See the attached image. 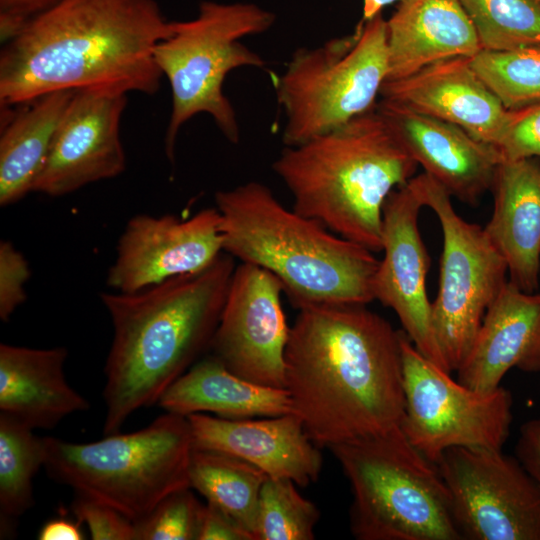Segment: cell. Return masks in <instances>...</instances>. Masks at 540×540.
I'll return each mask as SVG.
<instances>
[{
  "label": "cell",
  "instance_id": "6da1fadb",
  "mask_svg": "<svg viewBox=\"0 0 540 540\" xmlns=\"http://www.w3.org/2000/svg\"><path fill=\"white\" fill-rule=\"evenodd\" d=\"M401 337L366 304L299 310L285 349V389L315 444L329 449L400 425Z\"/></svg>",
  "mask_w": 540,
  "mask_h": 540
},
{
  "label": "cell",
  "instance_id": "7a4b0ae2",
  "mask_svg": "<svg viewBox=\"0 0 540 540\" xmlns=\"http://www.w3.org/2000/svg\"><path fill=\"white\" fill-rule=\"evenodd\" d=\"M155 0H60L0 53V106L57 90L157 93L153 51L171 35Z\"/></svg>",
  "mask_w": 540,
  "mask_h": 540
},
{
  "label": "cell",
  "instance_id": "3957f363",
  "mask_svg": "<svg viewBox=\"0 0 540 540\" xmlns=\"http://www.w3.org/2000/svg\"><path fill=\"white\" fill-rule=\"evenodd\" d=\"M235 267L223 252L199 272L133 293L100 294L113 326L104 368V435L158 403L210 348Z\"/></svg>",
  "mask_w": 540,
  "mask_h": 540
},
{
  "label": "cell",
  "instance_id": "277c9868",
  "mask_svg": "<svg viewBox=\"0 0 540 540\" xmlns=\"http://www.w3.org/2000/svg\"><path fill=\"white\" fill-rule=\"evenodd\" d=\"M215 203L223 252L274 275L299 310L375 300L374 252L286 208L266 185L220 190Z\"/></svg>",
  "mask_w": 540,
  "mask_h": 540
},
{
  "label": "cell",
  "instance_id": "5b68a950",
  "mask_svg": "<svg viewBox=\"0 0 540 540\" xmlns=\"http://www.w3.org/2000/svg\"><path fill=\"white\" fill-rule=\"evenodd\" d=\"M417 166L375 109L285 146L272 165L295 211L373 252L382 251L387 197L413 178Z\"/></svg>",
  "mask_w": 540,
  "mask_h": 540
},
{
  "label": "cell",
  "instance_id": "8992f818",
  "mask_svg": "<svg viewBox=\"0 0 540 540\" xmlns=\"http://www.w3.org/2000/svg\"><path fill=\"white\" fill-rule=\"evenodd\" d=\"M329 449L350 483V529L356 539L462 540L436 464L400 425Z\"/></svg>",
  "mask_w": 540,
  "mask_h": 540
},
{
  "label": "cell",
  "instance_id": "52a82bcc",
  "mask_svg": "<svg viewBox=\"0 0 540 540\" xmlns=\"http://www.w3.org/2000/svg\"><path fill=\"white\" fill-rule=\"evenodd\" d=\"M43 445L44 468L51 478L134 523L169 494L190 487L194 445L186 416L166 412L135 432L90 443L43 437Z\"/></svg>",
  "mask_w": 540,
  "mask_h": 540
},
{
  "label": "cell",
  "instance_id": "ba28073f",
  "mask_svg": "<svg viewBox=\"0 0 540 540\" xmlns=\"http://www.w3.org/2000/svg\"><path fill=\"white\" fill-rule=\"evenodd\" d=\"M274 22L272 12L254 3L203 1L194 19L174 21L171 35L156 44L154 61L171 88L165 135V153L171 162L180 129L200 113L208 114L229 142H239L240 127L224 94V80L235 69L265 65L242 39L269 30Z\"/></svg>",
  "mask_w": 540,
  "mask_h": 540
},
{
  "label": "cell",
  "instance_id": "9c48e42d",
  "mask_svg": "<svg viewBox=\"0 0 540 540\" xmlns=\"http://www.w3.org/2000/svg\"><path fill=\"white\" fill-rule=\"evenodd\" d=\"M388 78L382 13L347 36L296 50L277 83L285 146L301 144L375 109Z\"/></svg>",
  "mask_w": 540,
  "mask_h": 540
},
{
  "label": "cell",
  "instance_id": "30bf717a",
  "mask_svg": "<svg viewBox=\"0 0 540 540\" xmlns=\"http://www.w3.org/2000/svg\"><path fill=\"white\" fill-rule=\"evenodd\" d=\"M423 206L437 216L442 233L439 284L431 302L434 336L450 371L468 355L484 315L508 282L505 260L484 228L455 211L450 194L422 173L410 179Z\"/></svg>",
  "mask_w": 540,
  "mask_h": 540
},
{
  "label": "cell",
  "instance_id": "8fae6325",
  "mask_svg": "<svg viewBox=\"0 0 540 540\" xmlns=\"http://www.w3.org/2000/svg\"><path fill=\"white\" fill-rule=\"evenodd\" d=\"M404 414L407 439L435 463L448 449H502L512 423L513 399L502 386L471 389L427 359L402 330Z\"/></svg>",
  "mask_w": 540,
  "mask_h": 540
},
{
  "label": "cell",
  "instance_id": "7c38bea8",
  "mask_svg": "<svg viewBox=\"0 0 540 540\" xmlns=\"http://www.w3.org/2000/svg\"><path fill=\"white\" fill-rule=\"evenodd\" d=\"M435 464L462 540H540V486L516 456L453 447Z\"/></svg>",
  "mask_w": 540,
  "mask_h": 540
},
{
  "label": "cell",
  "instance_id": "4fadbf2b",
  "mask_svg": "<svg viewBox=\"0 0 540 540\" xmlns=\"http://www.w3.org/2000/svg\"><path fill=\"white\" fill-rule=\"evenodd\" d=\"M281 283L267 270L240 262L233 272L210 348L228 370L256 384L285 389L290 327Z\"/></svg>",
  "mask_w": 540,
  "mask_h": 540
},
{
  "label": "cell",
  "instance_id": "5bb4252c",
  "mask_svg": "<svg viewBox=\"0 0 540 540\" xmlns=\"http://www.w3.org/2000/svg\"><path fill=\"white\" fill-rule=\"evenodd\" d=\"M223 253L217 208L188 219L171 214H137L120 235L106 283L115 292L133 293L171 278L199 272Z\"/></svg>",
  "mask_w": 540,
  "mask_h": 540
},
{
  "label": "cell",
  "instance_id": "9a60e30c",
  "mask_svg": "<svg viewBox=\"0 0 540 540\" xmlns=\"http://www.w3.org/2000/svg\"><path fill=\"white\" fill-rule=\"evenodd\" d=\"M127 94L75 91L55 132L33 191L63 196L125 171L120 121Z\"/></svg>",
  "mask_w": 540,
  "mask_h": 540
},
{
  "label": "cell",
  "instance_id": "2e32d148",
  "mask_svg": "<svg viewBox=\"0 0 540 540\" xmlns=\"http://www.w3.org/2000/svg\"><path fill=\"white\" fill-rule=\"evenodd\" d=\"M424 207L410 183L394 189L383 208V259L374 278V297L398 316L416 349L440 368L449 370L437 345L426 290L430 257L418 226Z\"/></svg>",
  "mask_w": 540,
  "mask_h": 540
},
{
  "label": "cell",
  "instance_id": "e0dca14e",
  "mask_svg": "<svg viewBox=\"0 0 540 540\" xmlns=\"http://www.w3.org/2000/svg\"><path fill=\"white\" fill-rule=\"evenodd\" d=\"M375 111L406 152L449 194L477 205L491 190L498 150L461 127L381 99Z\"/></svg>",
  "mask_w": 540,
  "mask_h": 540
},
{
  "label": "cell",
  "instance_id": "ac0fdd59",
  "mask_svg": "<svg viewBox=\"0 0 540 540\" xmlns=\"http://www.w3.org/2000/svg\"><path fill=\"white\" fill-rule=\"evenodd\" d=\"M187 418L194 449L237 457L268 477L290 479L301 487L318 479L320 447L294 413L264 419L233 420L203 413Z\"/></svg>",
  "mask_w": 540,
  "mask_h": 540
},
{
  "label": "cell",
  "instance_id": "d6986e66",
  "mask_svg": "<svg viewBox=\"0 0 540 540\" xmlns=\"http://www.w3.org/2000/svg\"><path fill=\"white\" fill-rule=\"evenodd\" d=\"M380 95L455 124L494 147L510 116V110L478 76L467 57L444 59L407 77L387 80Z\"/></svg>",
  "mask_w": 540,
  "mask_h": 540
},
{
  "label": "cell",
  "instance_id": "ffe728a7",
  "mask_svg": "<svg viewBox=\"0 0 540 540\" xmlns=\"http://www.w3.org/2000/svg\"><path fill=\"white\" fill-rule=\"evenodd\" d=\"M513 368L540 371V292L508 282L487 309L457 380L480 392L498 387Z\"/></svg>",
  "mask_w": 540,
  "mask_h": 540
},
{
  "label": "cell",
  "instance_id": "44dd1931",
  "mask_svg": "<svg viewBox=\"0 0 540 540\" xmlns=\"http://www.w3.org/2000/svg\"><path fill=\"white\" fill-rule=\"evenodd\" d=\"M491 190L493 212L484 230L506 262L509 282L535 292L540 272V159L502 160Z\"/></svg>",
  "mask_w": 540,
  "mask_h": 540
},
{
  "label": "cell",
  "instance_id": "7402d4cb",
  "mask_svg": "<svg viewBox=\"0 0 540 540\" xmlns=\"http://www.w3.org/2000/svg\"><path fill=\"white\" fill-rule=\"evenodd\" d=\"M64 347L0 345V413L35 429H52L85 411L88 401L66 380Z\"/></svg>",
  "mask_w": 540,
  "mask_h": 540
},
{
  "label": "cell",
  "instance_id": "603a6c76",
  "mask_svg": "<svg viewBox=\"0 0 540 540\" xmlns=\"http://www.w3.org/2000/svg\"><path fill=\"white\" fill-rule=\"evenodd\" d=\"M399 2L386 20L387 80L407 77L444 59L473 58L482 50L460 0Z\"/></svg>",
  "mask_w": 540,
  "mask_h": 540
},
{
  "label": "cell",
  "instance_id": "cb8c5ba5",
  "mask_svg": "<svg viewBox=\"0 0 540 540\" xmlns=\"http://www.w3.org/2000/svg\"><path fill=\"white\" fill-rule=\"evenodd\" d=\"M158 404L166 412L186 417L209 412L236 420L293 413L286 389L244 379L213 355L190 367L166 390Z\"/></svg>",
  "mask_w": 540,
  "mask_h": 540
},
{
  "label": "cell",
  "instance_id": "d4e9b609",
  "mask_svg": "<svg viewBox=\"0 0 540 540\" xmlns=\"http://www.w3.org/2000/svg\"><path fill=\"white\" fill-rule=\"evenodd\" d=\"M74 93L73 90H57L15 105L17 109L1 107V206L16 203L33 191Z\"/></svg>",
  "mask_w": 540,
  "mask_h": 540
},
{
  "label": "cell",
  "instance_id": "484cf974",
  "mask_svg": "<svg viewBox=\"0 0 540 540\" xmlns=\"http://www.w3.org/2000/svg\"><path fill=\"white\" fill-rule=\"evenodd\" d=\"M268 476L254 465L223 453L194 449L190 487L229 514L254 538L259 496Z\"/></svg>",
  "mask_w": 540,
  "mask_h": 540
},
{
  "label": "cell",
  "instance_id": "4316f807",
  "mask_svg": "<svg viewBox=\"0 0 540 540\" xmlns=\"http://www.w3.org/2000/svg\"><path fill=\"white\" fill-rule=\"evenodd\" d=\"M44 467L43 438L0 413V529L11 536L16 521L34 505L33 479Z\"/></svg>",
  "mask_w": 540,
  "mask_h": 540
},
{
  "label": "cell",
  "instance_id": "83f0119b",
  "mask_svg": "<svg viewBox=\"0 0 540 540\" xmlns=\"http://www.w3.org/2000/svg\"><path fill=\"white\" fill-rule=\"evenodd\" d=\"M482 50L540 44V0H460Z\"/></svg>",
  "mask_w": 540,
  "mask_h": 540
},
{
  "label": "cell",
  "instance_id": "f1b7e54d",
  "mask_svg": "<svg viewBox=\"0 0 540 540\" xmlns=\"http://www.w3.org/2000/svg\"><path fill=\"white\" fill-rule=\"evenodd\" d=\"M471 64L507 110L540 104V44L513 50H481Z\"/></svg>",
  "mask_w": 540,
  "mask_h": 540
},
{
  "label": "cell",
  "instance_id": "f546056e",
  "mask_svg": "<svg viewBox=\"0 0 540 540\" xmlns=\"http://www.w3.org/2000/svg\"><path fill=\"white\" fill-rule=\"evenodd\" d=\"M319 510L286 478L267 477L259 496L254 540H312Z\"/></svg>",
  "mask_w": 540,
  "mask_h": 540
},
{
  "label": "cell",
  "instance_id": "4dcf8cb0",
  "mask_svg": "<svg viewBox=\"0 0 540 540\" xmlns=\"http://www.w3.org/2000/svg\"><path fill=\"white\" fill-rule=\"evenodd\" d=\"M203 507L191 487L177 490L135 522L136 540H198Z\"/></svg>",
  "mask_w": 540,
  "mask_h": 540
},
{
  "label": "cell",
  "instance_id": "1f68e13d",
  "mask_svg": "<svg viewBox=\"0 0 540 540\" xmlns=\"http://www.w3.org/2000/svg\"><path fill=\"white\" fill-rule=\"evenodd\" d=\"M71 509L93 540H136L135 523L107 504L75 493Z\"/></svg>",
  "mask_w": 540,
  "mask_h": 540
},
{
  "label": "cell",
  "instance_id": "d6a6232c",
  "mask_svg": "<svg viewBox=\"0 0 540 540\" xmlns=\"http://www.w3.org/2000/svg\"><path fill=\"white\" fill-rule=\"evenodd\" d=\"M495 148L502 160L540 159V104L510 111Z\"/></svg>",
  "mask_w": 540,
  "mask_h": 540
},
{
  "label": "cell",
  "instance_id": "836d02e7",
  "mask_svg": "<svg viewBox=\"0 0 540 540\" xmlns=\"http://www.w3.org/2000/svg\"><path fill=\"white\" fill-rule=\"evenodd\" d=\"M30 277L28 261L7 240L0 242V319L6 322L26 300L25 283Z\"/></svg>",
  "mask_w": 540,
  "mask_h": 540
},
{
  "label": "cell",
  "instance_id": "e575fe53",
  "mask_svg": "<svg viewBox=\"0 0 540 540\" xmlns=\"http://www.w3.org/2000/svg\"><path fill=\"white\" fill-rule=\"evenodd\" d=\"M60 0H0V41L5 44Z\"/></svg>",
  "mask_w": 540,
  "mask_h": 540
},
{
  "label": "cell",
  "instance_id": "d590c367",
  "mask_svg": "<svg viewBox=\"0 0 540 540\" xmlns=\"http://www.w3.org/2000/svg\"><path fill=\"white\" fill-rule=\"evenodd\" d=\"M198 540H254L229 514L207 502L203 507Z\"/></svg>",
  "mask_w": 540,
  "mask_h": 540
},
{
  "label": "cell",
  "instance_id": "8d00e7d4",
  "mask_svg": "<svg viewBox=\"0 0 540 540\" xmlns=\"http://www.w3.org/2000/svg\"><path fill=\"white\" fill-rule=\"evenodd\" d=\"M515 456L540 486V417L531 419L521 426Z\"/></svg>",
  "mask_w": 540,
  "mask_h": 540
},
{
  "label": "cell",
  "instance_id": "74e56055",
  "mask_svg": "<svg viewBox=\"0 0 540 540\" xmlns=\"http://www.w3.org/2000/svg\"><path fill=\"white\" fill-rule=\"evenodd\" d=\"M39 540H83L81 523L65 518H53L45 522L38 532Z\"/></svg>",
  "mask_w": 540,
  "mask_h": 540
},
{
  "label": "cell",
  "instance_id": "f35d334b",
  "mask_svg": "<svg viewBox=\"0 0 540 540\" xmlns=\"http://www.w3.org/2000/svg\"><path fill=\"white\" fill-rule=\"evenodd\" d=\"M396 1L401 0H363V16L362 22L368 21L381 13L382 9Z\"/></svg>",
  "mask_w": 540,
  "mask_h": 540
}]
</instances>
